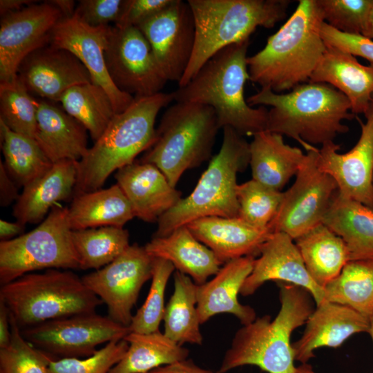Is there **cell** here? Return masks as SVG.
<instances>
[{
	"mask_svg": "<svg viewBox=\"0 0 373 373\" xmlns=\"http://www.w3.org/2000/svg\"><path fill=\"white\" fill-rule=\"evenodd\" d=\"M250 106H269L266 131L286 135L297 141L306 152L318 148L314 144L334 142L349 131L343 120H352L348 99L325 83H303L287 93L260 88L249 96Z\"/></svg>",
	"mask_w": 373,
	"mask_h": 373,
	"instance_id": "cell-1",
	"label": "cell"
},
{
	"mask_svg": "<svg viewBox=\"0 0 373 373\" xmlns=\"http://www.w3.org/2000/svg\"><path fill=\"white\" fill-rule=\"evenodd\" d=\"M323 21L316 0L298 1L265 46L247 57L249 80L277 93L309 82L326 49L320 33Z\"/></svg>",
	"mask_w": 373,
	"mask_h": 373,
	"instance_id": "cell-2",
	"label": "cell"
},
{
	"mask_svg": "<svg viewBox=\"0 0 373 373\" xmlns=\"http://www.w3.org/2000/svg\"><path fill=\"white\" fill-rule=\"evenodd\" d=\"M249 39L217 52L184 86L171 93L178 102H193L212 107L220 128L229 126L242 136L265 131L268 111L250 106L244 95L249 80L247 53Z\"/></svg>",
	"mask_w": 373,
	"mask_h": 373,
	"instance_id": "cell-3",
	"label": "cell"
},
{
	"mask_svg": "<svg viewBox=\"0 0 373 373\" xmlns=\"http://www.w3.org/2000/svg\"><path fill=\"white\" fill-rule=\"evenodd\" d=\"M278 283L280 307L276 316L272 319L265 315L242 325L226 351L218 373L248 365L268 373H295L290 337L296 328L305 324L314 309L306 289Z\"/></svg>",
	"mask_w": 373,
	"mask_h": 373,
	"instance_id": "cell-4",
	"label": "cell"
},
{
	"mask_svg": "<svg viewBox=\"0 0 373 373\" xmlns=\"http://www.w3.org/2000/svg\"><path fill=\"white\" fill-rule=\"evenodd\" d=\"M172 93L160 92L135 98L124 111L115 114L103 134L78 161L74 195L99 189L110 175L132 164L156 140L155 119L168 106Z\"/></svg>",
	"mask_w": 373,
	"mask_h": 373,
	"instance_id": "cell-5",
	"label": "cell"
},
{
	"mask_svg": "<svg viewBox=\"0 0 373 373\" xmlns=\"http://www.w3.org/2000/svg\"><path fill=\"white\" fill-rule=\"evenodd\" d=\"M195 28L193 54L178 83L185 86L222 48L249 39L256 29L283 19L289 0H188Z\"/></svg>",
	"mask_w": 373,
	"mask_h": 373,
	"instance_id": "cell-6",
	"label": "cell"
},
{
	"mask_svg": "<svg viewBox=\"0 0 373 373\" xmlns=\"http://www.w3.org/2000/svg\"><path fill=\"white\" fill-rule=\"evenodd\" d=\"M221 148L211 158L193 191L158 220L153 237L209 216L238 217L237 175L249 165V143L229 126L223 128Z\"/></svg>",
	"mask_w": 373,
	"mask_h": 373,
	"instance_id": "cell-7",
	"label": "cell"
},
{
	"mask_svg": "<svg viewBox=\"0 0 373 373\" xmlns=\"http://www.w3.org/2000/svg\"><path fill=\"white\" fill-rule=\"evenodd\" d=\"M0 300L20 329L43 322L95 312L103 302L73 271L49 269L3 285Z\"/></svg>",
	"mask_w": 373,
	"mask_h": 373,
	"instance_id": "cell-8",
	"label": "cell"
},
{
	"mask_svg": "<svg viewBox=\"0 0 373 373\" xmlns=\"http://www.w3.org/2000/svg\"><path fill=\"white\" fill-rule=\"evenodd\" d=\"M220 128L212 107L175 102L162 115L156 140L141 162L155 165L175 187L186 171L211 158Z\"/></svg>",
	"mask_w": 373,
	"mask_h": 373,
	"instance_id": "cell-9",
	"label": "cell"
},
{
	"mask_svg": "<svg viewBox=\"0 0 373 373\" xmlns=\"http://www.w3.org/2000/svg\"><path fill=\"white\" fill-rule=\"evenodd\" d=\"M68 208L55 205L33 230L0 242L1 285L34 271L79 269Z\"/></svg>",
	"mask_w": 373,
	"mask_h": 373,
	"instance_id": "cell-10",
	"label": "cell"
},
{
	"mask_svg": "<svg viewBox=\"0 0 373 373\" xmlns=\"http://www.w3.org/2000/svg\"><path fill=\"white\" fill-rule=\"evenodd\" d=\"M319 149L306 152L293 184L283 192L279 210L270 230L294 240L323 222L338 191L333 178L318 166Z\"/></svg>",
	"mask_w": 373,
	"mask_h": 373,
	"instance_id": "cell-11",
	"label": "cell"
},
{
	"mask_svg": "<svg viewBox=\"0 0 373 373\" xmlns=\"http://www.w3.org/2000/svg\"><path fill=\"white\" fill-rule=\"evenodd\" d=\"M21 333L35 347L64 358L88 357L99 345L124 339L130 331L108 316L93 312L49 320Z\"/></svg>",
	"mask_w": 373,
	"mask_h": 373,
	"instance_id": "cell-12",
	"label": "cell"
},
{
	"mask_svg": "<svg viewBox=\"0 0 373 373\" xmlns=\"http://www.w3.org/2000/svg\"><path fill=\"white\" fill-rule=\"evenodd\" d=\"M104 58L116 87L135 98L160 93L167 82L149 42L136 26H111Z\"/></svg>",
	"mask_w": 373,
	"mask_h": 373,
	"instance_id": "cell-13",
	"label": "cell"
},
{
	"mask_svg": "<svg viewBox=\"0 0 373 373\" xmlns=\"http://www.w3.org/2000/svg\"><path fill=\"white\" fill-rule=\"evenodd\" d=\"M153 258L135 243L108 265L82 277L107 306L108 316L128 327L132 309L144 284L152 277Z\"/></svg>",
	"mask_w": 373,
	"mask_h": 373,
	"instance_id": "cell-14",
	"label": "cell"
},
{
	"mask_svg": "<svg viewBox=\"0 0 373 373\" xmlns=\"http://www.w3.org/2000/svg\"><path fill=\"white\" fill-rule=\"evenodd\" d=\"M136 27L149 42L167 81L180 82L191 58L195 21L187 1L173 0L167 7Z\"/></svg>",
	"mask_w": 373,
	"mask_h": 373,
	"instance_id": "cell-15",
	"label": "cell"
},
{
	"mask_svg": "<svg viewBox=\"0 0 373 373\" xmlns=\"http://www.w3.org/2000/svg\"><path fill=\"white\" fill-rule=\"evenodd\" d=\"M63 18L50 1L34 3L1 16L0 82L17 77L21 61L34 50L50 44L53 28Z\"/></svg>",
	"mask_w": 373,
	"mask_h": 373,
	"instance_id": "cell-16",
	"label": "cell"
},
{
	"mask_svg": "<svg viewBox=\"0 0 373 373\" xmlns=\"http://www.w3.org/2000/svg\"><path fill=\"white\" fill-rule=\"evenodd\" d=\"M356 144L345 153H339L334 142L321 146L318 153V168L330 175L343 197L358 201L373 209V98L365 113Z\"/></svg>",
	"mask_w": 373,
	"mask_h": 373,
	"instance_id": "cell-17",
	"label": "cell"
},
{
	"mask_svg": "<svg viewBox=\"0 0 373 373\" xmlns=\"http://www.w3.org/2000/svg\"><path fill=\"white\" fill-rule=\"evenodd\" d=\"M110 27H91L74 17L63 18L53 28L49 44L70 52L82 63L93 83L108 95L117 114L128 108L135 97L117 88L107 71L104 50Z\"/></svg>",
	"mask_w": 373,
	"mask_h": 373,
	"instance_id": "cell-18",
	"label": "cell"
},
{
	"mask_svg": "<svg viewBox=\"0 0 373 373\" xmlns=\"http://www.w3.org/2000/svg\"><path fill=\"white\" fill-rule=\"evenodd\" d=\"M292 284L306 289L316 305L325 300L324 289L309 274L294 240L282 232H274L262 245L258 258L245 280L240 294L247 296L256 292L267 281Z\"/></svg>",
	"mask_w": 373,
	"mask_h": 373,
	"instance_id": "cell-19",
	"label": "cell"
},
{
	"mask_svg": "<svg viewBox=\"0 0 373 373\" xmlns=\"http://www.w3.org/2000/svg\"><path fill=\"white\" fill-rule=\"evenodd\" d=\"M17 76L30 93L59 102L79 84L93 83L82 63L70 52L48 44L30 53L20 64Z\"/></svg>",
	"mask_w": 373,
	"mask_h": 373,
	"instance_id": "cell-20",
	"label": "cell"
},
{
	"mask_svg": "<svg viewBox=\"0 0 373 373\" xmlns=\"http://www.w3.org/2000/svg\"><path fill=\"white\" fill-rule=\"evenodd\" d=\"M301 337L291 343L295 361L306 363L320 347L337 348L355 334L369 332L370 320L354 309L323 300L305 323Z\"/></svg>",
	"mask_w": 373,
	"mask_h": 373,
	"instance_id": "cell-21",
	"label": "cell"
},
{
	"mask_svg": "<svg viewBox=\"0 0 373 373\" xmlns=\"http://www.w3.org/2000/svg\"><path fill=\"white\" fill-rule=\"evenodd\" d=\"M115 178L135 217L144 222H157L182 198V193L153 164L134 162L117 171Z\"/></svg>",
	"mask_w": 373,
	"mask_h": 373,
	"instance_id": "cell-22",
	"label": "cell"
},
{
	"mask_svg": "<svg viewBox=\"0 0 373 373\" xmlns=\"http://www.w3.org/2000/svg\"><path fill=\"white\" fill-rule=\"evenodd\" d=\"M254 256H245L223 264L214 277L197 287V310L201 324L212 316L228 313L235 316L242 325L256 318L254 308L238 300L241 288L251 274Z\"/></svg>",
	"mask_w": 373,
	"mask_h": 373,
	"instance_id": "cell-23",
	"label": "cell"
},
{
	"mask_svg": "<svg viewBox=\"0 0 373 373\" xmlns=\"http://www.w3.org/2000/svg\"><path fill=\"white\" fill-rule=\"evenodd\" d=\"M186 226L223 264L259 255L262 245L273 233L269 229L252 226L239 217H204Z\"/></svg>",
	"mask_w": 373,
	"mask_h": 373,
	"instance_id": "cell-24",
	"label": "cell"
},
{
	"mask_svg": "<svg viewBox=\"0 0 373 373\" xmlns=\"http://www.w3.org/2000/svg\"><path fill=\"white\" fill-rule=\"evenodd\" d=\"M309 82L327 84L350 101L351 112H367L373 96V64L364 66L355 56L327 46Z\"/></svg>",
	"mask_w": 373,
	"mask_h": 373,
	"instance_id": "cell-25",
	"label": "cell"
},
{
	"mask_svg": "<svg viewBox=\"0 0 373 373\" xmlns=\"http://www.w3.org/2000/svg\"><path fill=\"white\" fill-rule=\"evenodd\" d=\"M37 128L35 140L52 162L79 161L88 151L87 130L63 108L35 99Z\"/></svg>",
	"mask_w": 373,
	"mask_h": 373,
	"instance_id": "cell-26",
	"label": "cell"
},
{
	"mask_svg": "<svg viewBox=\"0 0 373 373\" xmlns=\"http://www.w3.org/2000/svg\"><path fill=\"white\" fill-rule=\"evenodd\" d=\"M77 163L71 160L53 163L45 174L24 186L13 207L17 221L23 225L43 221L56 202L73 196Z\"/></svg>",
	"mask_w": 373,
	"mask_h": 373,
	"instance_id": "cell-27",
	"label": "cell"
},
{
	"mask_svg": "<svg viewBox=\"0 0 373 373\" xmlns=\"http://www.w3.org/2000/svg\"><path fill=\"white\" fill-rule=\"evenodd\" d=\"M144 248L151 257L169 261L177 271L189 276L198 285L216 274L223 265L186 225L167 236L152 237Z\"/></svg>",
	"mask_w": 373,
	"mask_h": 373,
	"instance_id": "cell-28",
	"label": "cell"
},
{
	"mask_svg": "<svg viewBox=\"0 0 373 373\" xmlns=\"http://www.w3.org/2000/svg\"><path fill=\"white\" fill-rule=\"evenodd\" d=\"M306 153L284 141L283 135L262 131L249 143V166L252 179L277 191L296 176Z\"/></svg>",
	"mask_w": 373,
	"mask_h": 373,
	"instance_id": "cell-29",
	"label": "cell"
},
{
	"mask_svg": "<svg viewBox=\"0 0 373 373\" xmlns=\"http://www.w3.org/2000/svg\"><path fill=\"white\" fill-rule=\"evenodd\" d=\"M68 215L72 230L123 227L135 217L129 200L117 184L74 195Z\"/></svg>",
	"mask_w": 373,
	"mask_h": 373,
	"instance_id": "cell-30",
	"label": "cell"
},
{
	"mask_svg": "<svg viewBox=\"0 0 373 373\" xmlns=\"http://www.w3.org/2000/svg\"><path fill=\"white\" fill-rule=\"evenodd\" d=\"M294 242L311 277L323 289L340 274L350 260L344 240L323 222Z\"/></svg>",
	"mask_w": 373,
	"mask_h": 373,
	"instance_id": "cell-31",
	"label": "cell"
},
{
	"mask_svg": "<svg viewBox=\"0 0 373 373\" xmlns=\"http://www.w3.org/2000/svg\"><path fill=\"white\" fill-rule=\"evenodd\" d=\"M323 222L344 240L350 260L373 256V209L337 191Z\"/></svg>",
	"mask_w": 373,
	"mask_h": 373,
	"instance_id": "cell-32",
	"label": "cell"
},
{
	"mask_svg": "<svg viewBox=\"0 0 373 373\" xmlns=\"http://www.w3.org/2000/svg\"><path fill=\"white\" fill-rule=\"evenodd\" d=\"M124 357L108 373H148L152 370L184 360L189 350L159 330L148 334L130 332Z\"/></svg>",
	"mask_w": 373,
	"mask_h": 373,
	"instance_id": "cell-33",
	"label": "cell"
},
{
	"mask_svg": "<svg viewBox=\"0 0 373 373\" xmlns=\"http://www.w3.org/2000/svg\"><path fill=\"white\" fill-rule=\"evenodd\" d=\"M174 290L167 303L163 321L164 334L182 345L184 343L202 345L197 310L198 285L189 276L176 271L174 274Z\"/></svg>",
	"mask_w": 373,
	"mask_h": 373,
	"instance_id": "cell-34",
	"label": "cell"
},
{
	"mask_svg": "<svg viewBox=\"0 0 373 373\" xmlns=\"http://www.w3.org/2000/svg\"><path fill=\"white\" fill-rule=\"evenodd\" d=\"M324 291L326 300L347 305L370 320L373 316V256L348 261Z\"/></svg>",
	"mask_w": 373,
	"mask_h": 373,
	"instance_id": "cell-35",
	"label": "cell"
},
{
	"mask_svg": "<svg viewBox=\"0 0 373 373\" xmlns=\"http://www.w3.org/2000/svg\"><path fill=\"white\" fill-rule=\"evenodd\" d=\"M0 138L3 164L19 186L28 185L52 167L53 163L34 138L11 131L1 121Z\"/></svg>",
	"mask_w": 373,
	"mask_h": 373,
	"instance_id": "cell-36",
	"label": "cell"
},
{
	"mask_svg": "<svg viewBox=\"0 0 373 373\" xmlns=\"http://www.w3.org/2000/svg\"><path fill=\"white\" fill-rule=\"evenodd\" d=\"M59 102L63 109L86 128L94 142L103 134L116 114L105 90L93 83L69 88Z\"/></svg>",
	"mask_w": 373,
	"mask_h": 373,
	"instance_id": "cell-37",
	"label": "cell"
},
{
	"mask_svg": "<svg viewBox=\"0 0 373 373\" xmlns=\"http://www.w3.org/2000/svg\"><path fill=\"white\" fill-rule=\"evenodd\" d=\"M73 242L79 269H99L111 263L130 246L129 233L124 227L105 226L73 230Z\"/></svg>",
	"mask_w": 373,
	"mask_h": 373,
	"instance_id": "cell-38",
	"label": "cell"
},
{
	"mask_svg": "<svg viewBox=\"0 0 373 373\" xmlns=\"http://www.w3.org/2000/svg\"><path fill=\"white\" fill-rule=\"evenodd\" d=\"M35 98L19 79L0 82V121L11 131L35 139L37 128Z\"/></svg>",
	"mask_w": 373,
	"mask_h": 373,
	"instance_id": "cell-39",
	"label": "cell"
},
{
	"mask_svg": "<svg viewBox=\"0 0 373 373\" xmlns=\"http://www.w3.org/2000/svg\"><path fill=\"white\" fill-rule=\"evenodd\" d=\"M236 195L238 217L256 227L269 229V224L279 210L283 191L251 179L238 184Z\"/></svg>",
	"mask_w": 373,
	"mask_h": 373,
	"instance_id": "cell-40",
	"label": "cell"
},
{
	"mask_svg": "<svg viewBox=\"0 0 373 373\" xmlns=\"http://www.w3.org/2000/svg\"><path fill=\"white\" fill-rule=\"evenodd\" d=\"M174 270V266L169 261L153 258L149 292L144 304L133 316L128 326L130 332L148 334L159 330L165 309V289Z\"/></svg>",
	"mask_w": 373,
	"mask_h": 373,
	"instance_id": "cell-41",
	"label": "cell"
},
{
	"mask_svg": "<svg viewBox=\"0 0 373 373\" xmlns=\"http://www.w3.org/2000/svg\"><path fill=\"white\" fill-rule=\"evenodd\" d=\"M10 322L11 341L0 349V373H49V365L55 358L26 341L10 314Z\"/></svg>",
	"mask_w": 373,
	"mask_h": 373,
	"instance_id": "cell-42",
	"label": "cell"
},
{
	"mask_svg": "<svg viewBox=\"0 0 373 373\" xmlns=\"http://www.w3.org/2000/svg\"><path fill=\"white\" fill-rule=\"evenodd\" d=\"M323 21L347 34L363 35L373 8V0H316Z\"/></svg>",
	"mask_w": 373,
	"mask_h": 373,
	"instance_id": "cell-43",
	"label": "cell"
},
{
	"mask_svg": "<svg viewBox=\"0 0 373 373\" xmlns=\"http://www.w3.org/2000/svg\"><path fill=\"white\" fill-rule=\"evenodd\" d=\"M128 347L124 339L112 341L84 359L64 358L52 360L49 373H108L124 357Z\"/></svg>",
	"mask_w": 373,
	"mask_h": 373,
	"instance_id": "cell-44",
	"label": "cell"
},
{
	"mask_svg": "<svg viewBox=\"0 0 373 373\" xmlns=\"http://www.w3.org/2000/svg\"><path fill=\"white\" fill-rule=\"evenodd\" d=\"M124 0H81L74 17L91 27L111 26L118 21Z\"/></svg>",
	"mask_w": 373,
	"mask_h": 373,
	"instance_id": "cell-45",
	"label": "cell"
},
{
	"mask_svg": "<svg viewBox=\"0 0 373 373\" xmlns=\"http://www.w3.org/2000/svg\"><path fill=\"white\" fill-rule=\"evenodd\" d=\"M321 36L329 46L354 56H358L373 64V41L361 35L341 32L323 21L320 28Z\"/></svg>",
	"mask_w": 373,
	"mask_h": 373,
	"instance_id": "cell-46",
	"label": "cell"
},
{
	"mask_svg": "<svg viewBox=\"0 0 373 373\" xmlns=\"http://www.w3.org/2000/svg\"><path fill=\"white\" fill-rule=\"evenodd\" d=\"M173 0H124L118 21L114 26L121 28L137 26L161 11Z\"/></svg>",
	"mask_w": 373,
	"mask_h": 373,
	"instance_id": "cell-47",
	"label": "cell"
},
{
	"mask_svg": "<svg viewBox=\"0 0 373 373\" xmlns=\"http://www.w3.org/2000/svg\"><path fill=\"white\" fill-rule=\"evenodd\" d=\"M19 186L7 171L3 162H0V204L5 207L17 201L20 193Z\"/></svg>",
	"mask_w": 373,
	"mask_h": 373,
	"instance_id": "cell-48",
	"label": "cell"
},
{
	"mask_svg": "<svg viewBox=\"0 0 373 373\" xmlns=\"http://www.w3.org/2000/svg\"><path fill=\"white\" fill-rule=\"evenodd\" d=\"M148 373H218L197 365L187 358L152 370Z\"/></svg>",
	"mask_w": 373,
	"mask_h": 373,
	"instance_id": "cell-49",
	"label": "cell"
},
{
	"mask_svg": "<svg viewBox=\"0 0 373 373\" xmlns=\"http://www.w3.org/2000/svg\"><path fill=\"white\" fill-rule=\"evenodd\" d=\"M11 341V327L9 311L0 300V349L8 347Z\"/></svg>",
	"mask_w": 373,
	"mask_h": 373,
	"instance_id": "cell-50",
	"label": "cell"
},
{
	"mask_svg": "<svg viewBox=\"0 0 373 373\" xmlns=\"http://www.w3.org/2000/svg\"><path fill=\"white\" fill-rule=\"evenodd\" d=\"M25 225L19 222H12L4 220H0L1 241L8 240L22 235Z\"/></svg>",
	"mask_w": 373,
	"mask_h": 373,
	"instance_id": "cell-51",
	"label": "cell"
},
{
	"mask_svg": "<svg viewBox=\"0 0 373 373\" xmlns=\"http://www.w3.org/2000/svg\"><path fill=\"white\" fill-rule=\"evenodd\" d=\"M34 3H35V1L32 0H1V16L4 15L7 13L19 11Z\"/></svg>",
	"mask_w": 373,
	"mask_h": 373,
	"instance_id": "cell-52",
	"label": "cell"
},
{
	"mask_svg": "<svg viewBox=\"0 0 373 373\" xmlns=\"http://www.w3.org/2000/svg\"><path fill=\"white\" fill-rule=\"evenodd\" d=\"M61 11L64 18H71L74 16L76 7L73 0H51L50 1Z\"/></svg>",
	"mask_w": 373,
	"mask_h": 373,
	"instance_id": "cell-53",
	"label": "cell"
},
{
	"mask_svg": "<svg viewBox=\"0 0 373 373\" xmlns=\"http://www.w3.org/2000/svg\"><path fill=\"white\" fill-rule=\"evenodd\" d=\"M363 36L370 39H373V8L370 12L367 25Z\"/></svg>",
	"mask_w": 373,
	"mask_h": 373,
	"instance_id": "cell-54",
	"label": "cell"
},
{
	"mask_svg": "<svg viewBox=\"0 0 373 373\" xmlns=\"http://www.w3.org/2000/svg\"><path fill=\"white\" fill-rule=\"evenodd\" d=\"M295 373H316L312 367L311 365L306 363H301L299 366L296 367Z\"/></svg>",
	"mask_w": 373,
	"mask_h": 373,
	"instance_id": "cell-55",
	"label": "cell"
},
{
	"mask_svg": "<svg viewBox=\"0 0 373 373\" xmlns=\"http://www.w3.org/2000/svg\"><path fill=\"white\" fill-rule=\"evenodd\" d=\"M368 333L370 335L373 343V316L370 318V327Z\"/></svg>",
	"mask_w": 373,
	"mask_h": 373,
	"instance_id": "cell-56",
	"label": "cell"
},
{
	"mask_svg": "<svg viewBox=\"0 0 373 373\" xmlns=\"http://www.w3.org/2000/svg\"><path fill=\"white\" fill-rule=\"evenodd\" d=\"M372 187H373V175H372Z\"/></svg>",
	"mask_w": 373,
	"mask_h": 373,
	"instance_id": "cell-57",
	"label": "cell"
},
{
	"mask_svg": "<svg viewBox=\"0 0 373 373\" xmlns=\"http://www.w3.org/2000/svg\"><path fill=\"white\" fill-rule=\"evenodd\" d=\"M372 98H373V96H372Z\"/></svg>",
	"mask_w": 373,
	"mask_h": 373,
	"instance_id": "cell-58",
	"label": "cell"
}]
</instances>
